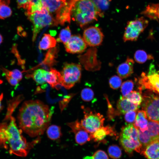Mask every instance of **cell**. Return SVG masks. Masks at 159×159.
Returning <instances> with one entry per match:
<instances>
[{"mask_svg":"<svg viewBox=\"0 0 159 159\" xmlns=\"http://www.w3.org/2000/svg\"><path fill=\"white\" fill-rule=\"evenodd\" d=\"M81 70V66L79 64L74 63L64 64L61 73V85L67 89L73 87L75 84L80 82Z\"/></svg>","mask_w":159,"mask_h":159,"instance_id":"cell-5","label":"cell"},{"mask_svg":"<svg viewBox=\"0 0 159 159\" xmlns=\"http://www.w3.org/2000/svg\"><path fill=\"white\" fill-rule=\"evenodd\" d=\"M62 76L61 73L56 69L51 68L49 72L47 71L46 75V82L52 88L61 84Z\"/></svg>","mask_w":159,"mask_h":159,"instance_id":"cell-21","label":"cell"},{"mask_svg":"<svg viewBox=\"0 0 159 159\" xmlns=\"http://www.w3.org/2000/svg\"><path fill=\"white\" fill-rule=\"evenodd\" d=\"M147 130L152 142L159 141V122L150 120Z\"/></svg>","mask_w":159,"mask_h":159,"instance_id":"cell-25","label":"cell"},{"mask_svg":"<svg viewBox=\"0 0 159 159\" xmlns=\"http://www.w3.org/2000/svg\"><path fill=\"white\" fill-rule=\"evenodd\" d=\"M133 60L127 57L125 62L120 64L117 69V73L121 78H126L130 76L133 72Z\"/></svg>","mask_w":159,"mask_h":159,"instance_id":"cell-15","label":"cell"},{"mask_svg":"<svg viewBox=\"0 0 159 159\" xmlns=\"http://www.w3.org/2000/svg\"><path fill=\"white\" fill-rule=\"evenodd\" d=\"M52 111L39 100L24 102L17 116L19 128L31 137L42 135L50 123Z\"/></svg>","mask_w":159,"mask_h":159,"instance_id":"cell-1","label":"cell"},{"mask_svg":"<svg viewBox=\"0 0 159 159\" xmlns=\"http://www.w3.org/2000/svg\"><path fill=\"white\" fill-rule=\"evenodd\" d=\"M1 68L5 76L11 77L16 79L19 82L21 80L22 75L21 72L19 70L15 69L12 71H10L3 67Z\"/></svg>","mask_w":159,"mask_h":159,"instance_id":"cell-36","label":"cell"},{"mask_svg":"<svg viewBox=\"0 0 159 159\" xmlns=\"http://www.w3.org/2000/svg\"><path fill=\"white\" fill-rule=\"evenodd\" d=\"M141 14L150 19H159V3L148 4Z\"/></svg>","mask_w":159,"mask_h":159,"instance_id":"cell-22","label":"cell"},{"mask_svg":"<svg viewBox=\"0 0 159 159\" xmlns=\"http://www.w3.org/2000/svg\"><path fill=\"white\" fill-rule=\"evenodd\" d=\"M43 6L41 0H31L25 9L26 14L29 16L36 12L41 11Z\"/></svg>","mask_w":159,"mask_h":159,"instance_id":"cell-27","label":"cell"},{"mask_svg":"<svg viewBox=\"0 0 159 159\" xmlns=\"http://www.w3.org/2000/svg\"><path fill=\"white\" fill-rule=\"evenodd\" d=\"M136 111L135 110L129 111L125 114V121L132 123L135 121L136 115Z\"/></svg>","mask_w":159,"mask_h":159,"instance_id":"cell-42","label":"cell"},{"mask_svg":"<svg viewBox=\"0 0 159 159\" xmlns=\"http://www.w3.org/2000/svg\"><path fill=\"white\" fill-rule=\"evenodd\" d=\"M9 120V123L6 121L0 123V148L8 150L10 154L25 156L33 143H27L12 115Z\"/></svg>","mask_w":159,"mask_h":159,"instance_id":"cell-2","label":"cell"},{"mask_svg":"<svg viewBox=\"0 0 159 159\" xmlns=\"http://www.w3.org/2000/svg\"><path fill=\"white\" fill-rule=\"evenodd\" d=\"M27 16L33 24V42L36 40L38 34L44 27L53 25L55 26L53 17L43 6L41 11L36 12Z\"/></svg>","mask_w":159,"mask_h":159,"instance_id":"cell-4","label":"cell"},{"mask_svg":"<svg viewBox=\"0 0 159 159\" xmlns=\"http://www.w3.org/2000/svg\"><path fill=\"white\" fill-rule=\"evenodd\" d=\"M67 125L74 134L75 141L77 144L82 145L91 140L90 134L83 128L78 120L68 123Z\"/></svg>","mask_w":159,"mask_h":159,"instance_id":"cell-13","label":"cell"},{"mask_svg":"<svg viewBox=\"0 0 159 159\" xmlns=\"http://www.w3.org/2000/svg\"><path fill=\"white\" fill-rule=\"evenodd\" d=\"M94 93L90 88H85L81 91V96L82 100L85 101L89 102L93 98Z\"/></svg>","mask_w":159,"mask_h":159,"instance_id":"cell-38","label":"cell"},{"mask_svg":"<svg viewBox=\"0 0 159 159\" xmlns=\"http://www.w3.org/2000/svg\"><path fill=\"white\" fill-rule=\"evenodd\" d=\"M92 159H109L107 153L102 150L96 151L92 156Z\"/></svg>","mask_w":159,"mask_h":159,"instance_id":"cell-43","label":"cell"},{"mask_svg":"<svg viewBox=\"0 0 159 159\" xmlns=\"http://www.w3.org/2000/svg\"><path fill=\"white\" fill-rule=\"evenodd\" d=\"M48 137L52 140L59 138L62 135L61 127L57 125H52L47 128L46 131Z\"/></svg>","mask_w":159,"mask_h":159,"instance_id":"cell-28","label":"cell"},{"mask_svg":"<svg viewBox=\"0 0 159 159\" xmlns=\"http://www.w3.org/2000/svg\"><path fill=\"white\" fill-rule=\"evenodd\" d=\"M134 83L132 80H128L124 82L121 85V92L122 96L125 97L133 90Z\"/></svg>","mask_w":159,"mask_h":159,"instance_id":"cell-35","label":"cell"},{"mask_svg":"<svg viewBox=\"0 0 159 159\" xmlns=\"http://www.w3.org/2000/svg\"><path fill=\"white\" fill-rule=\"evenodd\" d=\"M94 3L100 10L103 11L107 9L111 0H92Z\"/></svg>","mask_w":159,"mask_h":159,"instance_id":"cell-40","label":"cell"},{"mask_svg":"<svg viewBox=\"0 0 159 159\" xmlns=\"http://www.w3.org/2000/svg\"><path fill=\"white\" fill-rule=\"evenodd\" d=\"M103 14L92 0H74L71 16L82 28L97 21Z\"/></svg>","mask_w":159,"mask_h":159,"instance_id":"cell-3","label":"cell"},{"mask_svg":"<svg viewBox=\"0 0 159 159\" xmlns=\"http://www.w3.org/2000/svg\"><path fill=\"white\" fill-rule=\"evenodd\" d=\"M107 152L109 156L114 159L120 158L122 155L121 149L116 145L113 144L109 146L107 149Z\"/></svg>","mask_w":159,"mask_h":159,"instance_id":"cell-34","label":"cell"},{"mask_svg":"<svg viewBox=\"0 0 159 159\" xmlns=\"http://www.w3.org/2000/svg\"><path fill=\"white\" fill-rule=\"evenodd\" d=\"M3 94L2 93L1 95H0V111L2 108L1 102L3 99Z\"/></svg>","mask_w":159,"mask_h":159,"instance_id":"cell-46","label":"cell"},{"mask_svg":"<svg viewBox=\"0 0 159 159\" xmlns=\"http://www.w3.org/2000/svg\"><path fill=\"white\" fill-rule=\"evenodd\" d=\"M75 1H77V0H74Z\"/></svg>","mask_w":159,"mask_h":159,"instance_id":"cell-49","label":"cell"},{"mask_svg":"<svg viewBox=\"0 0 159 159\" xmlns=\"http://www.w3.org/2000/svg\"><path fill=\"white\" fill-rule=\"evenodd\" d=\"M6 79L9 84L12 86H16L19 82L17 80L10 76H5Z\"/></svg>","mask_w":159,"mask_h":159,"instance_id":"cell-45","label":"cell"},{"mask_svg":"<svg viewBox=\"0 0 159 159\" xmlns=\"http://www.w3.org/2000/svg\"><path fill=\"white\" fill-rule=\"evenodd\" d=\"M117 107L119 113L124 114L130 111H137L139 106L133 104L125 97L121 96L117 101Z\"/></svg>","mask_w":159,"mask_h":159,"instance_id":"cell-19","label":"cell"},{"mask_svg":"<svg viewBox=\"0 0 159 159\" xmlns=\"http://www.w3.org/2000/svg\"><path fill=\"white\" fill-rule=\"evenodd\" d=\"M109 82L110 87L113 89L116 90L121 86L122 80L119 76L114 75L110 78Z\"/></svg>","mask_w":159,"mask_h":159,"instance_id":"cell-39","label":"cell"},{"mask_svg":"<svg viewBox=\"0 0 159 159\" xmlns=\"http://www.w3.org/2000/svg\"><path fill=\"white\" fill-rule=\"evenodd\" d=\"M8 5L5 4H0V19H4L11 15L12 11Z\"/></svg>","mask_w":159,"mask_h":159,"instance_id":"cell-37","label":"cell"},{"mask_svg":"<svg viewBox=\"0 0 159 159\" xmlns=\"http://www.w3.org/2000/svg\"><path fill=\"white\" fill-rule=\"evenodd\" d=\"M141 91H132L126 97V98L133 104L139 106L143 100V97Z\"/></svg>","mask_w":159,"mask_h":159,"instance_id":"cell-30","label":"cell"},{"mask_svg":"<svg viewBox=\"0 0 159 159\" xmlns=\"http://www.w3.org/2000/svg\"><path fill=\"white\" fill-rule=\"evenodd\" d=\"M24 97L20 95L11 100L9 103L6 115L3 121H8L12 115L16 108L23 100Z\"/></svg>","mask_w":159,"mask_h":159,"instance_id":"cell-26","label":"cell"},{"mask_svg":"<svg viewBox=\"0 0 159 159\" xmlns=\"http://www.w3.org/2000/svg\"><path fill=\"white\" fill-rule=\"evenodd\" d=\"M147 159H159V141H154L146 146L140 153Z\"/></svg>","mask_w":159,"mask_h":159,"instance_id":"cell-17","label":"cell"},{"mask_svg":"<svg viewBox=\"0 0 159 159\" xmlns=\"http://www.w3.org/2000/svg\"><path fill=\"white\" fill-rule=\"evenodd\" d=\"M147 119L146 112L144 110H139L133 125L137 129H139L142 132H144L148 128V121Z\"/></svg>","mask_w":159,"mask_h":159,"instance_id":"cell-20","label":"cell"},{"mask_svg":"<svg viewBox=\"0 0 159 159\" xmlns=\"http://www.w3.org/2000/svg\"><path fill=\"white\" fill-rule=\"evenodd\" d=\"M148 24V21L143 17L128 21L123 34V41H136Z\"/></svg>","mask_w":159,"mask_h":159,"instance_id":"cell-8","label":"cell"},{"mask_svg":"<svg viewBox=\"0 0 159 159\" xmlns=\"http://www.w3.org/2000/svg\"><path fill=\"white\" fill-rule=\"evenodd\" d=\"M31 0H16L18 7L19 8H26Z\"/></svg>","mask_w":159,"mask_h":159,"instance_id":"cell-44","label":"cell"},{"mask_svg":"<svg viewBox=\"0 0 159 159\" xmlns=\"http://www.w3.org/2000/svg\"><path fill=\"white\" fill-rule=\"evenodd\" d=\"M134 58L135 61L140 64L143 63L148 60L153 59L152 56L148 54L142 50H137L134 54Z\"/></svg>","mask_w":159,"mask_h":159,"instance_id":"cell-31","label":"cell"},{"mask_svg":"<svg viewBox=\"0 0 159 159\" xmlns=\"http://www.w3.org/2000/svg\"><path fill=\"white\" fill-rule=\"evenodd\" d=\"M120 135L135 140H139L138 130L132 123L128 124L122 127Z\"/></svg>","mask_w":159,"mask_h":159,"instance_id":"cell-24","label":"cell"},{"mask_svg":"<svg viewBox=\"0 0 159 159\" xmlns=\"http://www.w3.org/2000/svg\"><path fill=\"white\" fill-rule=\"evenodd\" d=\"M84 114L81 124L90 134L94 133L98 129L103 127L105 118L103 116L95 111H92L88 108L82 107Z\"/></svg>","mask_w":159,"mask_h":159,"instance_id":"cell-7","label":"cell"},{"mask_svg":"<svg viewBox=\"0 0 159 159\" xmlns=\"http://www.w3.org/2000/svg\"><path fill=\"white\" fill-rule=\"evenodd\" d=\"M57 41L54 38L49 34H45L39 42V48L40 50H45L54 47Z\"/></svg>","mask_w":159,"mask_h":159,"instance_id":"cell-23","label":"cell"},{"mask_svg":"<svg viewBox=\"0 0 159 159\" xmlns=\"http://www.w3.org/2000/svg\"><path fill=\"white\" fill-rule=\"evenodd\" d=\"M143 97V110L146 112L148 119L159 122V97L150 93Z\"/></svg>","mask_w":159,"mask_h":159,"instance_id":"cell-9","label":"cell"},{"mask_svg":"<svg viewBox=\"0 0 159 159\" xmlns=\"http://www.w3.org/2000/svg\"><path fill=\"white\" fill-rule=\"evenodd\" d=\"M116 134L113 127L107 125L102 127L90 134V137L91 139H93L95 141H101L107 135L114 136Z\"/></svg>","mask_w":159,"mask_h":159,"instance_id":"cell-18","label":"cell"},{"mask_svg":"<svg viewBox=\"0 0 159 159\" xmlns=\"http://www.w3.org/2000/svg\"><path fill=\"white\" fill-rule=\"evenodd\" d=\"M71 36V31L69 27L67 26L61 31L56 41L57 42L64 44L69 40Z\"/></svg>","mask_w":159,"mask_h":159,"instance_id":"cell-33","label":"cell"},{"mask_svg":"<svg viewBox=\"0 0 159 159\" xmlns=\"http://www.w3.org/2000/svg\"><path fill=\"white\" fill-rule=\"evenodd\" d=\"M41 0L43 6L51 14H57L68 3V0Z\"/></svg>","mask_w":159,"mask_h":159,"instance_id":"cell-16","label":"cell"},{"mask_svg":"<svg viewBox=\"0 0 159 159\" xmlns=\"http://www.w3.org/2000/svg\"><path fill=\"white\" fill-rule=\"evenodd\" d=\"M138 82L140 85V90L146 89L159 95V70H157L155 65L151 64L148 73H142Z\"/></svg>","mask_w":159,"mask_h":159,"instance_id":"cell-6","label":"cell"},{"mask_svg":"<svg viewBox=\"0 0 159 159\" xmlns=\"http://www.w3.org/2000/svg\"><path fill=\"white\" fill-rule=\"evenodd\" d=\"M47 72L46 70L39 69L35 70L30 75L33 80L39 84H42L46 82V75Z\"/></svg>","mask_w":159,"mask_h":159,"instance_id":"cell-29","label":"cell"},{"mask_svg":"<svg viewBox=\"0 0 159 159\" xmlns=\"http://www.w3.org/2000/svg\"><path fill=\"white\" fill-rule=\"evenodd\" d=\"M138 139L142 145V150L152 141L147 130L144 132H142L139 129H138Z\"/></svg>","mask_w":159,"mask_h":159,"instance_id":"cell-32","label":"cell"},{"mask_svg":"<svg viewBox=\"0 0 159 159\" xmlns=\"http://www.w3.org/2000/svg\"><path fill=\"white\" fill-rule=\"evenodd\" d=\"M120 142L125 151L130 156L132 155L133 150L140 153L142 150V145L139 140L120 135Z\"/></svg>","mask_w":159,"mask_h":159,"instance_id":"cell-14","label":"cell"},{"mask_svg":"<svg viewBox=\"0 0 159 159\" xmlns=\"http://www.w3.org/2000/svg\"><path fill=\"white\" fill-rule=\"evenodd\" d=\"M64 44L67 52L72 54L82 53L87 47L83 38L79 35H72Z\"/></svg>","mask_w":159,"mask_h":159,"instance_id":"cell-12","label":"cell"},{"mask_svg":"<svg viewBox=\"0 0 159 159\" xmlns=\"http://www.w3.org/2000/svg\"><path fill=\"white\" fill-rule=\"evenodd\" d=\"M104 36L101 29L97 26L89 27L83 33V39L87 44L93 47L101 44Z\"/></svg>","mask_w":159,"mask_h":159,"instance_id":"cell-10","label":"cell"},{"mask_svg":"<svg viewBox=\"0 0 159 159\" xmlns=\"http://www.w3.org/2000/svg\"><path fill=\"white\" fill-rule=\"evenodd\" d=\"M85 159H92V157H87L86 158H85Z\"/></svg>","mask_w":159,"mask_h":159,"instance_id":"cell-48","label":"cell"},{"mask_svg":"<svg viewBox=\"0 0 159 159\" xmlns=\"http://www.w3.org/2000/svg\"><path fill=\"white\" fill-rule=\"evenodd\" d=\"M97 52L96 48L92 47L80 57L81 62L87 70L95 71L100 69L101 63L97 59Z\"/></svg>","mask_w":159,"mask_h":159,"instance_id":"cell-11","label":"cell"},{"mask_svg":"<svg viewBox=\"0 0 159 159\" xmlns=\"http://www.w3.org/2000/svg\"><path fill=\"white\" fill-rule=\"evenodd\" d=\"M3 38L2 35L0 34V44L3 41Z\"/></svg>","mask_w":159,"mask_h":159,"instance_id":"cell-47","label":"cell"},{"mask_svg":"<svg viewBox=\"0 0 159 159\" xmlns=\"http://www.w3.org/2000/svg\"><path fill=\"white\" fill-rule=\"evenodd\" d=\"M57 49L53 48L50 49L48 52L44 61L48 64H52V62L54 61V58L55 57V54H56L57 50Z\"/></svg>","mask_w":159,"mask_h":159,"instance_id":"cell-41","label":"cell"}]
</instances>
